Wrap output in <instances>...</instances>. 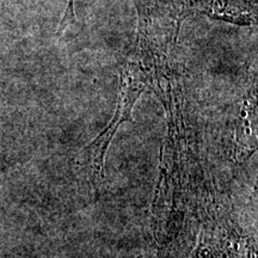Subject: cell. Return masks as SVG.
Returning <instances> with one entry per match:
<instances>
[{"instance_id":"6da1fadb","label":"cell","mask_w":258,"mask_h":258,"mask_svg":"<svg viewBox=\"0 0 258 258\" xmlns=\"http://www.w3.org/2000/svg\"><path fill=\"white\" fill-rule=\"evenodd\" d=\"M120 83L118 104L111 122L103 131L102 134H99L88 147L83 150V156L85 160L98 175H103L104 158L112 138L122 122L132 120V111H133L134 104L146 89V85L141 82L140 77L135 76L129 69H121Z\"/></svg>"}]
</instances>
